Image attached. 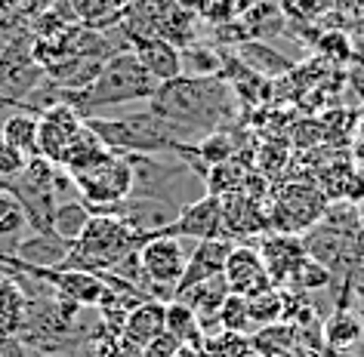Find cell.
<instances>
[{"label":"cell","mask_w":364,"mask_h":357,"mask_svg":"<svg viewBox=\"0 0 364 357\" xmlns=\"http://www.w3.org/2000/svg\"><path fill=\"white\" fill-rule=\"evenodd\" d=\"M142 243L145 241L124 219L108 216V213H93L84 234L71 243L62 268H80V271H93V274L112 271L124 256L136 253Z\"/></svg>","instance_id":"obj_3"},{"label":"cell","mask_w":364,"mask_h":357,"mask_svg":"<svg viewBox=\"0 0 364 357\" xmlns=\"http://www.w3.org/2000/svg\"><path fill=\"white\" fill-rule=\"evenodd\" d=\"M28 320V296L10 274H0V339H19Z\"/></svg>","instance_id":"obj_20"},{"label":"cell","mask_w":364,"mask_h":357,"mask_svg":"<svg viewBox=\"0 0 364 357\" xmlns=\"http://www.w3.org/2000/svg\"><path fill=\"white\" fill-rule=\"evenodd\" d=\"M188 253H192V246L186 243V237H176L167 231L149 237L139 246V268L161 302H170L176 296V283L186 274Z\"/></svg>","instance_id":"obj_6"},{"label":"cell","mask_w":364,"mask_h":357,"mask_svg":"<svg viewBox=\"0 0 364 357\" xmlns=\"http://www.w3.org/2000/svg\"><path fill=\"white\" fill-rule=\"evenodd\" d=\"M77 185L80 200L90 207V213H102V209L124 204L133 194V170L124 154H108L96 167H90L80 176H71Z\"/></svg>","instance_id":"obj_7"},{"label":"cell","mask_w":364,"mask_h":357,"mask_svg":"<svg viewBox=\"0 0 364 357\" xmlns=\"http://www.w3.org/2000/svg\"><path fill=\"white\" fill-rule=\"evenodd\" d=\"M321 339H324V351H331V354H349L364 345V320L352 302V290H349V280L346 278L340 287L336 308L321 324Z\"/></svg>","instance_id":"obj_10"},{"label":"cell","mask_w":364,"mask_h":357,"mask_svg":"<svg viewBox=\"0 0 364 357\" xmlns=\"http://www.w3.org/2000/svg\"><path fill=\"white\" fill-rule=\"evenodd\" d=\"M281 311H284V296H281L278 287H272V290H266V292H257V296L247 299V314H250L253 333H257L259 326L278 324V320H281Z\"/></svg>","instance_id":"obj_29"},{"label":"cell","mask_w":364,"mask_h":357,"mask_svg":"<svg viewBox=\"0 0 364 357\" xmlns=\"http://www.w3.org/2000/svg\"><path fill=\"white\" fill-rule=\"evenodd\" d=\"M235 241L229 237H210V241H195L192 243V253H188V265H186V274L182 280L176 283V296H182L188 287L195 283H204L210 278H223V268H225V259H229ZM173 296V299H176Z\"/></svg>","instance_id":"obj_15"},{"label":"cell","mask_w":364,"mask_h":357,"mask_svg":"<svg viewBox=\"0 0 364 357\" xmlns=\"http://www.w3.org/2000/svg\"><path fill=\"white\" fill-rule=\"evenodd\" d=\"M90 207L84 204L80 197L75 200H65V204H59L56 207V213H53V225H50V231L53 234H59L65 243H75L80 234H84V228L90 222Z\"/></svg>","instance_id":"obj_25"},{"label":"cell","mask_w":364,"mask_h":357,"mask_svg":"<svg viewBox=\"0 0 364 357\" xmlns=\"http://www.w3.org/2000/svg\"><path fill=\"white\" fill-rule=\"evenodd\" d=\"M167 234L186 237V241H210L223 237V200L213 194H201L192 204H186L170 222Z\"/></svg>","instance_id":"obj_12"},{"label":"cell","mask_w":364,"mask_h":357,"mask_svg":"<svg viewBox=\"0 0 364 357\" xmlns=\"http://www.w3.org/2000/svg\"><path fill=\"white\" fill-rule=\"evenodd\" d=\"M25 167H28V158H25L19 148H13V145H6L0 139V182L19 179L25 172Z\"/></svg>","instance_id":"obj_37"},{"label":"cell","mask_w":364,"mask_h":357,"mask_svg":"<svg viewBox=\"0 0 364 357\" xmlns=\"http://www.w3.org/2000/svg\"><path fill=\"white\" fill-rule=\"evenodd\" d=\"M223 278H225V287L235 296H257V292H266L272 290V278L262 265V256L257 246L250 243H235L229 259H225V268H223Z\"/></svg>","instance_id":"obj_11"},{"label":"cell","mask_w":364,"mask_h":357,"mask_svg":"<svg viewBox=\"0 0 364 357\" xmlns=\"http://www.w3.org/2000/svg\"><path fill=\"white\" fill-rule=\"evenodd\" d=\"M31 31H13L6 34L0 47V105H22L25 96L47 77V71L38 65L31 53Z\"/></svg>","instance_id":"obj_5"},{"label":"cell","mask_w":364,"mask_h":357,"mask_svg":"<svg viewBox=\"0 0 364 357\" xmlns=\"http://www.w3.org/2000/svg\"><path fill=\"white\" fill-rule=\"evenodd\" d=\"M278 10L284 13L287 22H315L318 16L327 13V6H331V0H275Z\"/></svg>","instance_id":"obj_34"},{"label":"cell","mask_w":364,"mask_h":357,"mask_svg":"<svg viewBox=\"0 0 364 357\" xmlns=\"http://www.w3.org/2000/svg\"><path fill=\"white\" fill-rule=\"evenodd\" d=\"M192 13L201 22L213 25V28H220V25H229V22L238 19L241 6H238V0H195Z\"/></svg>","instance_id":"obj_31"},{"label":"cell","mask_w":364,"mask_h":357,"mask_svg":"<svg viewBox=\"0 0 364 357\" xmlns=\"http://www.w3.org/2000/svg\"><path fill=\"white\" fill-rule=\"evenodd\" d=\"M259 256H262V265H266L269 278H272V287H287L290 274L299 268V262L306 259V243L303 237L296 234H281V231H269L266 237L259 241Z\"/></svg>","instance_id":"obj_14"},{"label":"cell","mask_w":364,"mask_h":357,"mask_svg":"<svg viewBox=\"0 0 364 357\" xmlns=\"http://www.w3.org/2000/svg\"><path fill=\"white\" fill-rule=\"evenodd\" d=\"M333 283V274L324 268L321 262H315L312 256H306L303 262H299V268L290 274V280H287V287H281V290H296V292H318V290H327Z\"/></svg>","instance_id":"obj_28"},{"label":"cell","mask_w":364,"mask_h":357,"mask_svg":"<svg viewBox=\"0 0 364 357\" xmlns=\"http://www.w3.org/2000/svg\"><path fill=\"white\" fill-rule=\"evenodd\" d=\"M235 93L223 77L167 80L149 102L151 111L161 114L176 130V139L186 145L213 130H225V123L235 117Z\"/></svg>","instance_id":"obj_1"},{"label":"cell","mask_w":364,"mask_h":357,"mask_svg":"<svg viewBox=\"0 0 364 357\" xmlns=\"http://www.w3.org/2000/svg\"><path fill=\"white\" fill-rule=\"evenodd\" d=\"M355 213H358V228H361V234H364V200L355 204Z\"/></svg>","instance_id":"obj_41"},{"label":"cell","mask_w":364,"mask_h":357,"mask_svg":"<svg viewBox=\"0 0 364 357\" xmlns=\"http://www.w3.org/2000/svg\"><path fill=\"white\" fill-rule=\"evenodd\" d=\"M139 65L149 71V75L158 80V84H167V80L182 77V59H179V47H173L170 40L151 38V40H133L130 43Z\"/></svg>","instance_id":"obj_18"},{"label":"cell","mask_w":364,"mask_h":357,"mask_svg":"<svg viewBox=\"0 0 364 357\" xmlns=\"http://www.w3.org/2000/svg\"><path fill=\"white\" fill-rule=\"evenodd\" d=\"M87 123L75 108L59 102L38 114V154L43 160H50L53 167H62L71 148L84 139Z\"/></svg>","instance_id":"obj_8"},{"label":"cell","mask_w":364,"mask_h":357,"mask_svg":"<svg viewBox=\"0 0 364 357\" xmlns=\"http://www.w3.org/2000/svg\"><path fill=\"white\" fill-rule=\"evenodd\" d=\"M346 280H349V290H352V302L355 308H358V314L364 320V259H358L346 274Z\"/></svg>","instance_id":"obj_39"},{"label":"cell","mask_w":364,"mask_h":357,"mask_svg":"<svg viewBox=\"0 0 364 357\" xmlns=\"http://www.w3.org/2000/svg\"><path fill=\"white\" fill-rule=\"evenodd\" d=\"M71 243H65L53 231H31L13 246V256L31 268H62Z\"/></svg>","instance_id":"obj_16"},{"label":"cell","mask_w":364,"mask_h":357,"mask_svg":"<svg viewBox=\"0 0 364 357\" xmlns=\"http://www.w3.org/2000/svg\"><path fill=\"white\" fill-rule=\"evenodd\" d=\"M173 357H207V354H204V348H198V345H179V351Z\"/></svg>","instance_id":"obj_40"},{"label":"cell","mask_w":364,"mask_h":357,"mask_svg":"<svg viewBox=\"0 0 364 357\" xmlns=\"http://www.w3.org/2000/svg\"><path fill=\"white\" fill-rule=\"evenodd\" d=\"M28 357H53V354H47V351H38V348H28Z\"/></svg>","instance_id":"obj_42"},{"label":"cell","mask_w":364,"mask_h":357,"mask_svg":"<svg viewBox=\"0 0 364 357\" xmlns=\"http://www.w3.org/2000/svg\"><path fill=\"white\" fill-rule=\"evenodd\" d=\"M225 50H213L207 43H188L179 50L182 59V77H220Z\"/></svg>","instance_id":"obj_24"},{"label":"cell","mask_w":364,"mask_h":357,"mask_svg":"<svg viewBox=\"0 0 364 357\" xmlns=\"http://www.w3.org/2000/svg\"><path fill=\"white\" fill-rule=\"evenodd\" d=\"M299 348V333L296 326L284 324H269V326H259L257 333H250V351L257 357H284L290 351Z\"/></svg>","instance_id":"obj_21"},{"label":"cell","mask_w":364,"mask_h":357,"mask_svg":"<svg viewBox=\"0 0 364 357\" xmlns=\"http://www.w3.org/2000/svg\"><path fill=\"white\" fill-rule=\"evenodd\" d=\"M179 339L173 336V333H161V336H154L151 342H145L139 348V357H173L179 351Z\"/></svg>","instance_id":"obj_38"},{"label":"cell","mask_w":364,"mask_h":357,"mask_svg":"<svg viewBox=\"0 0 364 357\" xmlns=\"http://www.w3.org/2000/svg\"><path fill=\"white\" fill-rule=\"evenodd\" d=\"M0 139L13 148H19L25 158H41L38 154V114L31 111H13L0 123Z\"/></svg>","instance_id":"obj_23"},{"label":"cell","mask_w":364,"mask_h":357,"mask_svg":"<svg viewBox=\"0 0 364 357\" xmlns=\"http://www.w3.org/2000/svg\"><path fill=\"white\" fill-rule=\"evenodd\" d=\"M158 80L139 65L133 50H121L105 59L96 80L84 89H62V102L71 105L80 117H90V108L127 105V102H151L158 93Z\"/></svg>","instance_id":"obj_2"},{"label":"cell","mask_w":364,"mask_h":357,"mask_svg":"<svg viewBox=\"0 0 364 357\" xmlns=\"http://www.w3.org/2000/svg\"><path fill=\"white\" fill-rule=\"evenodd\" d=\"M25 234H31L28 213H25L22 200L16 197V191L6 182H0V243L16 246Z\"/></svg>","instance_id":"obj_22"},{"label":"cell","mask_w":364,"mask_h":357,"mask_svg":"<svg viewBox=\"0 0 364 357\" xmlns=\"http://www.w3.org/2000/svg\"><path fill=\"white\" fill-rule=\"evenodd\" d=\"M303 243H306V253L312 256L315 262H321L333 278L336 274L346 278L352 265L364 259V237L361 234L336 231V228L324 225V222H318L312 231H306Z\"/></svg>","instance_id":"obj_9"},{"label":"cell","mask_w":364,"mask_h":357,"mask_svg":"<svg viewBox=\"0 0 364 357\" xmlns=\"http://www.w3.org/2000/svg\"><path fill=\"white\" fill-rule=\"evenodd\" d=\"M220 326L229 329V333L250 336L253 326H250V314H247V299L229 292V296H225V302L220 305Z\"/></svg>","instance_id":"obj_33"},{"label":"cell","mask_w":364,"mask_h":357,"mask_svg":"<svg viewBox=\"0 0 364 357\" xmlns=\"http://www.w3.org/2000/svg\"><path fill=\"white\" fill-rule=\"evenodd\" d=\"M167 333H173L182 345H198L204 348V333L198 326L195 311L186 305L182 299H170L167 302Z\"/></svg>","instance_id":"obj_26"},{"label":"cell","mask_w":364,"mask_h":357,"mask_svg":"<svg viewBox=\"0 0 364 357\" xmlns=\"http://www.w3.org/2000/svg\"><path fill=\"white\" fill-rule=\"evenodd\" d=\"M220 200H223V237L238 243V237H253V234L269 231V216H266L262 197L235 191V194H225Z\"/></svg>","instance_id":"obj_13"},{"label":"cell","mask_w":364,"mask_h":357,"mask_svg":"<svg viewBox=\"0 0 364 357\" xmlns=\"http://www.w3.org/2000/svg\"><path fill=\"white\" fill-rule=\"evenodd\" d=\"M327 207L331 204H327L321 188L303 185V182H290V185H281L266 204L269 228L272 231H281V234H303L321 222Z\"/></svg>","instance_id":"obj_4"},{"label":"cell","mask_w":364,"mask_h":357,"mask_svg":"<svg viewBox=\"0 0 364 357\" xmlns=\"http://www.w3.org/2000/svg\"><path fill=\"white\" fill-rule=\"evenodd\" d=\"M22 28H28L25 0H0V34H13Z\"/></svg>","instance_id":"obj_36"},{"label":"cell","mask_w":364,"mask_h":357,"mask_svg":"<svg viewBox=\"0 0 364 357\" xmlns=\"http://www.w3.org/2000/svg\"><path fill=\"white\" fill-rule=\"evenodd\" d=\"M235 59L247 71H253L257 77L272 80V84H275L278 77H284L287 71H294V62L266 40H241L238 47H235Z\"/></svg>","instance_id":"obj_17"},{"label":"cell","mask_w":364,"mask_h":357,"mask_svg":"<svg viewBox=\"0 0 364 357\" xmlns=\"http://www.w3.org/2000/svg\"><path fill=\"white\" fill-rule=\"evenodd\" d=\"M204 354L207 357H244V354H250V336L220 329L216 336L204 339Z\"/></svg>","instance_id":"obj_32"},{"label":"cell","mask_w":364,"mask_h":357,"mask_svg":"<svg viewBox=\"0 0 364 357\" xmlns=\"http://www.w3.org/2000/svg\"><path fill=\"white\" fill-rule=\"evenodd\" d=\"M318 53L327 59V62H346L352 56V38L346 31H327L315 40Z\"/></svg>","instance_id":"obj_35"},{"label":"cell","mask_w":364,"mask_h":357,"mask_svg":"<svg viewBox=\"0 0 364 357\" xmlns=\"http://www.w3.org/2000/svg\"><path fill=\"white\" fill-rule=\"evenodd\" d=\"M195 154L201 158L204 163H223V160H232V158H238V142L232 139V133H229V126L225 130H213V133H207L201 136L195 145Z\"/></svg>","instance_id":"obj_27"},{"label":"cell","mask_w":364,"mask_h":357,"mask_svg":"<svg viewBox=\"0 0 364 357\" xmlns=\"http://www.w3.org/2000/svg\"><path fill=\"white\" fill-rule=\"evenodd\" d=\"M75 22L90 25V28H108L114 22V4L112 0H65Z\"/></svg>","instance_id":"obj_30"},{"label":"cell","mask_w":364,"mask_h":357,"mask_svg":"<svg viewBox=\"0 0 364 357\" xmlns=\"http://www.w3.org/2000/svg\"><path fill=\"white\" fill-rule=\"evenodd\" d=\"M161 333H167V302L158 299H142L139 305H133L121 329V336L136 348H142Z\"/></svg>","instance_id":"obj_19"}]
</instances>
